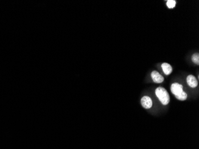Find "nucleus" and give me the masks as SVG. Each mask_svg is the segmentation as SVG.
<instances>
[{"label": "nucleus", "mask_w": 199, "mask_h": 149, "mask_svg": "<svg viewBox=\"0 0 199 149\" xmlns=\"http://www.w3.org/2000/svg\"><path fill=\"white\" fill-rule=\"evenodd\" d=\"M187 82L191 88H195L198 86V81L197 79L192 75H190L187 76Z\"/></svg>", "instance_id": "5"}, {"label": "nucleus", "mask_w": 199, "mask_h": 149, "mask_svg": "<svg viewBox=\"0 0 199 149\" xmlns=\"http://www.w3.org/2000/svg\"><path fill=\"white\" fill-rule=\"evenodd\" d=\"M162 68L164 73L166 75H170L172 72V68L168 63H163L162 65Z\"/></svg>", "instance_id": "6"}, {"label": "nucleus", "mask_w": 199, "mask_h": 149, "mask_svg": "<svg viewBox=\"0 0 199 149\" xmlns=\"http://www.w3.org/2000/svg\"><path fill=\"white\" fill-rule=\"evenodd\" d=\"M151 78L153 81L157 83H162L164 81V78L162 75H161L158 71H154L151 73Z\"/></svg>", "instance_id": "4"}, {"label": "nucleus", "mask_w": 199, "mask_h": 149, "mask_svg": "<svg viewBox=\"0 0 199 149\" xmlns=\"http://www.w3.org/2000/svg\"><path fill=\"white\" fill-rule=\"evenodd\" d=\"M166 5L169 9H173L176 5V1H174V0H168Z\"/></svg>", "instance_id": "9"}, {"label": "nucleus", "mask_w": 199, "mask_h": 149, "mask_svg": "<svg viewBox=\"0 0 199 149\" xmlns=\"http://www.w3.org/2000/svg\"><path fill=\"white\" fill-rule=\"evenodd\" d=\"M141 103L143 107L146 109H150L153 105V101L148 96H144L141 100Z\"/></svg>", "instance_id": "3"}, {"label": "nucleus", "mask_w": 199, "mask_h": 149, "mask_svg": "<svg viewBox=\"0 0 199 149\" xmlns=\"http://www.w3.org/2000/svg\"><path fill=\"white\" fill-rule=\"evenodd\" d=\"M170 90L175 96H178L183 91V86L178 83H173L172 84Z\"/></svg>", "instance_id": "2"}, {"label": "nucleus", "mask_w": 199, "mask_h": 149, "mask_svg": "<svg viewBox=\"0 0 199 149\" xmlns=\"http://www.w3.org/2000/svg\"><path fill=\"white\" fill-rule=\"evenodd\" d=\"M175 98L176 99H178L179 100H181V101H184L187 98V94L185 92H184V91L181 93L178 96H175Z\"/></svg>", "instance_id": "7"}, {"label": "nucleus", "mask_w": 199, "mask_h": 149, "mask_svg": "<svg viewBox=\"0 0 199 149\" xmlns=\"http://www.w3.org/2000/svg\"><path fill=\"white\" fill-rule=\"evenodd\" d=\"M156 95L163 105H167L170 101V96L165 88L158 87L156 90Z\"/></svg>", "instance_id": "1"}, {"label": "nucleus", "mask_w": 199, "mask_h": 149, "mask_svg": "<svg viewBox=\"0 0 199 149\" xmlns=\"http://www.w3.org/2000/svg\"><path fill=\"white\" fill-rule=\"evenodd\" d=\"M191 59H192V61L194 63L197 64V65H198V64H199V54H198V53L194 54L192 56Z\"/></svg>", "instance_id": "8"}]
</instances>
